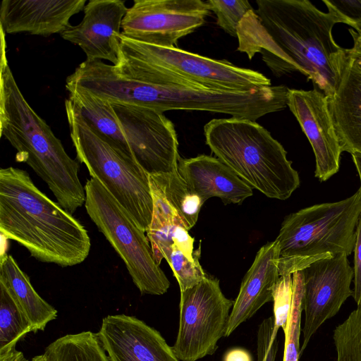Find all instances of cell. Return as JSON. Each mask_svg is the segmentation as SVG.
Listing matches in <instances>:
<instances>
[{
	"label": "cell",
	"mask_w": 361,
	"mask_h": 361,
	"mask_svg": "<svg viewBox=\"0 0 361 361\" xmlns=\"http://www.w3.org/2000/svg\"><path fill=\"white\" fill-rule=\"evenodd\" d=\"M206 144L252 189L285 200L300 186L287 152L264 127L248 119H212L204 126Z\"/></svg>",
	"instance_id": "277c9868"
},
{
	"label": "cell",
	"mask_w": 361,
	"mask_h": 361,
	"mask_svg": "<svg viewBox=\"0 0 361 361\" xmlns=\"http://www.w3.org/2000/svg\"><path fill=\"white\" fill-rule=\"evenodd\" d=\"M178 171L204 203L218 197L225 204H240L252 195V188L218 158L204 154L180 158Z\"/></svg>",
	"instance_id": "e0dca14e"
},
{
	"label": "cell",
	"mask_w": 361,
	"mask_h": 361,
	"mask_svg": "<svg viewBox=\"0 0 361 361\" xmlns=\"http://www.w3.org/2000/svg\"><path fill=\"white\" fill-rule=\"evenodd\" d=\"M287 106L298 120L314 154V176L321 182L336 173L342 149L329 109L327 97L317 90L289 89Z\"/></svg>",
	"instance_id": "4fadbf2b"
},
{
	"label": "cell",
	"mask_w": 361,
	"mask_h": 361,
	"mask_svg": "<svg viewBox=\"0 0 361 361\" xmlns=\"http://www.w3.org/2000/svg\"><path fill=\"white\" fill-rule=\"evenodd\" d=\"M49 361H110L101 342L94 338H73L47 348Z\"/></svg>",
	"instance_id": "cb8c5ba5"
},
{
	"label": "cell",
	"mask_w": 361,
	"mask_h": 361,
	"mask_svg": "<svg viewBox=\"0 0 361 361\" xmlns=\"http://www.w3.org/2000/svg\"><path fill=\"white\" fill-rule=\"evenodd\" d=\"M277 241L267 243L257 252L245 275L230 314L225 337L251 318L264 304L272 301L273 290L280 276Z\"/></svg>",
	"instance_id": "ac0fdd59"
},
{
	"label": "cell",
	"mask_w": 361,
	"mask_h": 361,
	"mask_svg": "<svg viewBox=\"0 0 361 361\" xmlns=\"http://www.w3.org/2000/svg\"><path fill=\"white\" fill-rule=\"evenodd\" d=\"M210 12L202 0H135L123 19L121 34L149 44L177 47L178 41L202 26Z\"/></svg>",
	"instance_id": "30bf717a"
},
{
	"label": "cell",
	"mask_w": 361,
	"mask_h": 361,
	"mask_svg": "<svg viewBox=\"0 0 361 361\" xmlns=\"http://www.w3.org/2000/svg\"><path fill=\"white\" fill-rule=\"evenodd\" d=\"M293 297V274L281 275L273 290L274 329L287 330Z\"/></svg>",
	"instance_id": "83f0119b"
},
{
	"label": "cell",
	"mask_w": 361,
	"mask_h": 361,
	"mask_svg": "<svg viewBox=\"0 0 361 361\" xmlns=\"http://www.w3.org/2000/svg\"><path fill=\"white\" fill-rule=\"evenodd\" d=\"M0 283L30 322L34 333L44 331L49 322L57 318V310L35 291L28 276L11 255H1Z\"/></svg>",
	"instance_id": "44dd1931"
},
{
	"label": "cell",
	"mask_w": 361,
	"mask_h": 361,
	"mask_svg": "<svg viewBox=\"0 0 361 361\" xmlns=\"http://www.w3.org/2000/svg\"><path fill=\"white\" fill-rule=\"evenodd\" d=\"M0 232L38 261L62 267L82 263L91 248L82 224L13 166L0 170Z\"/></svg>",
	"instance_id": "7a4b0ae2"
},
{
	"label": "cell",
	"mask_w": 361,
	"mask_h": 361,
	"mask_svg": "<svg viewBox=\"0 0 361 361\" xmlns=\"http://www.w3.org/2000/svg\"><path fill=\"white\" fill-rule=\"evenodd\" d=\"M334 331L336 361H361V300Z\"/></svg>",
	"instance_id": "d4e9b609"
},
{
	"label": "cell",
	"mask_w": 361,
	"mask_h": 361,
	"mask_svg": "<svg viewBox=\"0 0 361 361\" xmlns=\"http://www.w3.org/2000/svg\"><path fill=\"white\" fill-rule=\"evenodd\" d=\"M0 361H28L23 353L14 350L7 353L0 355Z\"/></svg>",
	"instance_id": "d6a6232c"
},
{
	"label": "cell",
	"mask_w": 361,
	"mask_h": 361,
	"mask_svg": "<svg viewBox=\"0 0 361 361\" xmlns=\"http://www.w3.org/2000/svg\"><path fill=\"white\" fill-rule=\"evenodd\" d=\"M293 297L287 330L285 334L283 361H298L300 356V336L303 298V278L301 270L293 273Z\"/></svg>",
	"instance_id": "484cf974"
},
{
	"label": "cell",
	"mask_w": 361,
	"mask_h": 361,
	"mask_svg": "<svg viewBox=\"0 0 361 361\" xmlns=\"http://www.w3.org/2000/svg\"><path fill=\"white\" fill-rule=\"evenodd\" d=\"M0 133L16 149V160L30 166L48 185L57 203L73 214L85 202L79 161L66 152L50 127L23 97L2 48Z\"/></svg>",
	"instance_id": "3957f363"
},
{
	"label": "cell",
	"mask_w": 361,
	"mask_h": 361,
	"mask_svg": "<svg viewBox=\"0 0 361 361\" xmlns=\"http://www.w3.org/2000/svg\"><path fill=\"white\" fill-rule=\"evenodd\" d=\"M111 104L135 159L147 173L178 171L180 157L173 123L152 109Z\"/></svg>",
	"instance_id": "8fae6325"
},
{
	"label": "cell",
	"mask_w": 361,
	"mask_h": 361,
	"mask_svg": "<svg viewBox=\"0 0 361 361\" xmlns=\"http://www.w3.org/2000/svg\"><path fill=\"white\" fill-rule=\"evenodd\" d=\"M329 12L336 16L341 23L361 30V0H323Z\"/></svg>",
	"instance_id": "f546056e"
},
{
	"label": "cell",
	"mask_w": 361,
	"mask_h": 361,
	"mask_svg": "<svg viewBox=\"0 0 361 361\" xmlns=\"http://www.w3.org/2000/svg\"><path fill=\"white\" fill-rule=\"evenodd\" d=\"M361 214V192L335 202L315 204L287 216L276 238L279 275L300 271L329 256L349 255Z\"/></svg>",
	"instance_id": "5b68a950"
},
{
	"label": "cell",
	"mask_w": 361,
	"mask_h": 361,
	"mask_svg": "<svg viewBox=\"0 0 361 361\" xmlns=\"http://www.w3.org/2000/svg\"><path fill=\"white\" fill-rule=\"evenodd\" d=\"M120 53L167 70L204 86L224 91L250 92L271 85L262 73L178 47H164L128 38L121 34Z\"/></svg>",
	"instance_id": "ba28073f"
},
{
	"label": "cell",
	"mask_w": 361,
	"mask_h": 361,
	"mask_svg": "<svg viewBox=\"0 0 361 361\" xmlns=\"http://www.w3.org/2000/svg\"><path fill=\"white\" fill-rule=\"evenodd\" d=\"M277 333L273 317L261 322L257 334V361H275L279 347Z\"/></svg>",
	"instance_id": "f1b7e54d"
},
{
	"label": "cell",
	"mask_w": 361,
	"mask_h": 361,
	"mask_svg": "<svg viewBox=\"0 0 361 361\" xmlns=\"http://www.w3.org/2000/svg\"><path fill=\"white\" fill-rule=\"evenodd\" d=\"M31 331L30 322L0 283V355L16 350V344Z\"/></svg>",
	"instance_id": "603a6c76"
},
{
	"label": "cell",
	"mask_w": 361,
	"mask_h": 361,
	"mask_svg": "<svg viewBox=\"0 0 361 361\" xmlns=\"http://www.w3.org/2000/svg\"><path fill=\"white\" fill-rule=\"evenodd\" d=\"M65 109L77 159L147 232L153 212L147 172L134 159L98 136L66 100Z\"/></svg>",
	"instance_id": "8992f818"
},
{
	"label": "cell",
	"mask_w": 361,
	"mask_h": 361,
	"mask_svg": "<svg viewBox=\"0 0 361 361\" xmlns=\"http://www.w3.org/2000/svg\"><path fill=\"white\" fill-rule=\"evenodd\" d=\"M237 31V50L250 59L259 54L276 77L299 71L326 97L338 87L347 49L334 39L332 30L341 23L307 0H257Z\"/></svg>",
	"instance_id": "6da1fadb"
},
{
	"label": "cell",
	"mask_w": 361,
	"mask_h": 361,
	"mask_svg": "<svg viewBox=\"0 0 361 361\" xmlns=\"http://www.w3.org/2000/svg\"><path fill=\"white\" fill-rule=\"evenodd\" d=\"M351 154H352L353 162L355 165V167L357 169V173H358V175L360 177V187L359 188V190L361 192V154L355 152Z\"/></svg>",
	"instance_id": "e575fe53"
},
{
	"label": "cell",
	"mask_w": 361,
	"mask_h": 361,
	"mask_svg": "<svg viewBox=\"0 0 361 361\" xmlns=\"http://www.w3.org/2000/svg\"><path fill=\"white\" fill-rule=\"evenodd\" d=\"M32 361H49L47 355L44 353L32 357Z\"/></svg>",
	"instance_id": "8d00e7d4"
},
{
	"label": "cell",
	"mask_w": 361,
	"mask_h": 361,
	"mask_svg": "<svg viewBox=\"0 0 361 361\" xmlns=\"http://www.w3.org/2000/svg\"><path fill=\"white\" fill-rule=\"evenodd\" d=\"M233 305L216 279L205 277L180 291L179 328L171 347L178 359L197 361L213 355L225 337Z\"/></svg>",
	"instance_id": "9c48e42d"
},
{
	"label": "cell",
	"mask_w": 361,
	"mask_h": 361,
	"mask_svg": "<svg viewBox=\"0 0 361 361\" xmlns=\"http://www.w3.org/2000/svg\"><path fill=\"white\" fill-rule=\"evenodd\" d=\"M327 100L342 151L361 154V71L348 56L336 90Z\"/></svg>",
	"instance_id": "ffe728a7"
},
{
	"label": "cell",
	"mask_w": 361,
	"mask_h": 361,
	"mask_svg": "<svg viewBox=\"0 0 361 361\" xmlns=\"http://www.w3.org/2000/svg\"><path fill=\"white\" fill-rule=\"evenodd\" d=\"M86 0H3L1 30L47 37L63 32L71 18L84 9Z\"/></svg>",
	"instance_id": "2e32d148"
},
{
	"label": "cell",
	"mask_w": 361,
	"mask_h": 361,
	"mask_svg": "<svg viewBox=\"0 0 361 361\" xmlns=\"http://www.w3.org/2000/svg\"><path fill=\"white\" fill-rule=\"evenodd\" d=\"M349 31L353 38V47L361 48V30H357L356 32L353 30H350Z\"/></svg>",
	"instance_id": "d590c367"
},
{
	"label": "cell",
	"mask_w": 361,
	"mask_h": 361,
	"mask_svg": "<svg viewBox=\"0 0 361 361\" xmlns=\"http://www.w3.org/2000/svg\"><path fill=\"white\" fill-rule=\"evenodd\" d=\"M207 2L216 16L217 25L235 37H237L238 27L242 20L254 10L247 0H209Z\"/></svg>",
	"instance_id": "4316f807"
},
{
	"label": "cell",
	"mask_w": 361,
	"mask_h": 361,
	"mask_svg": "<svg viewBox=\"0 0 361 361\" xmlns=\"http://www.w3.org/2000/svg\"><path fill=\"white\" fill-rule=\"evenodd\" d=\"M97 334L110 361H179L157 330L133 316L108 315Z\"/></svg>",
	"instance_id": "9a60e30c"
},
{
	"label": "cell",
	"mask_w": 361,
	"mask_h": 361,
	"mask_svg": "<svg viewBox=\"0 0 361 361\" xmlns=\"http://www.w3.org/2000/svg\"><path fill=\"white\" fill-rule=\"evenodd\" d=\"M85 190L87 214L122 259L140 292L166 293L170 282L154 259L145 232L97 180H87Z\"/></svg>",
	"instance_id": "52a82bcc"
},
{
	"label": "cell",
	"mask_w": 361,
	"mask_h": 361,
	"mask_svg": "<svg viewBox=\"0 0 361 361\" xmlns=\"http://www.w3.org/2000/svg\"><path fill=\"white\" fill-rule=\"evenodd\" d=\"M122 0H90L77 25L68 26L61 37L79 46L87 60H108L116 66L120 53L123 19L128 11Z\"/></svg>",
	"instance_id": "5bb4252c"
},
{
	"label": "cell",
	"mask_w": 361,
	"mask_h": 361,
	"mask_svg": "<svg viewBox=\"0 0 361 361\" xmlns=\"http://www.w3.org/2000/svg\"><path fill=\"white\" fill-rule=\"evenodd\" d=\"M353 298L357 304L361 300V214L359 216L356 228L354 245Z\"/></svg>",
	"instance_id": "4dcf8cb0"
},
{
	"label": "cell",
	"mask_w": 361,
	"mask_h": 361,
	"mask_svg": "<svg viewBox=\"0 0 361 361\" xmlns=\"http://www.w3.org/2000/svg\"><path fill=\"white\" fill-rule=\"evenodd\" d=\"M348 56L353 65L361 71V48L347 49Z\"/></svg>",
	"instance_id": "836d02e7"
},
{
	"label": "cell",
	"mask_w": 361,
	"mask_h": 361,
	"mask_svg": "<svg viewBox=\"0 0 361 361\" xmlns=\"http://www.w3.org/2000/svg\"><path fill=\"white\" fill-rule=\"evenodd\" d=\"M151 192L160 196L176 211L189 231L196 224L204 204L190 189L178 171L149 175Z\"/></svg>",
	"instance_id": "7402d4cb"
},
{
	"label": "cell",
	"mask_w": 361,
	"mask_h": 361,
	"mask_svg": "<svg viewBox=\"0 0 361 361\" xmlns=\"http://www.w3.org/2000/svg\"><path fill=\"white\" fill-rule=\"evenodd\" d=\"M157 263L165 259L171 267L180 291L200 283L206 276L199 259L200 247L194 251L195 239L180 224L163 226L147 235Z\"/></svg>",
	"instance_id": "d6986e66"
},
{
	"label": "cell",
	"mask_w": 361,
	"mask_h": 361,
	"mask_svg": "<svg viewBox=\"0 0 361 361\" xmlns=\"http://www.w3.org/2000/svg\"><path fill=\"white\" fill-rule=\"evenodd\" d=\"M347 257L345 255L326 257L301 270L305 324L300 355L320 326L338 312L348 297L353 296L350 283L354 272Z\"/></svg>",
	"instance_id": "7c38bea8"
},
{
	"label": "cell",
	"mask_w": 361,
	"mask_h": 361,
	"mask_svg": "<svg viewBox=\"0 0 361 361\" xmlns=\"http://www.w3.org/2000/svg\"><path fill=\"white\" fill-rule=\"evenodd\" d=\"M223 361H253L252 356L246 349L234 348L227 350Z\"/></svg>",
	"instance_id": "1f68e13d"
}]
</instances>
